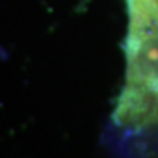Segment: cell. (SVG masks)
Listing matches in <instances>:
<instances>
[{
    "label": "cell",
    "instance_id": "6da1fadb",
    "mask_svg": "<svg viewBox=\"0 0 158 158\" xmlns=\"http://www.w3.org/2000/svg\"><path fill=\"white\" fill-rule=\"evenodd\" d=\"M126 84L114 121L127 129L158 126V0H127Z\"/></svg>",
    "mask_w": 158,
    "mask_h": 158
}]
</instances>
